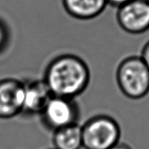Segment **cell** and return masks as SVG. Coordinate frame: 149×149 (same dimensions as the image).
I'll list each match as a JSON object with an SVG mask.
<instances>
[{
  "label": "cell",
  "instance_id": "obj_6",
  "mask_svg": "<svg viewBox=\"0 0 149 149\" xmlns=\"http://www.w3.org/2000/svg\"><path fill=\"white\" fill-rule=\"evenodd\" d=\"M24 82L13 78L0 80V119L8 120L22 113Z\"/></svg>",
  "mask_w": 149,
  "mask_h": 149
},
{
  "label": "cell",
  "instance_id": "obj_2",
  "mask_svg": "<svg viewBox=\"0 0 149 149\" xmlns=\"http://www.w3.org/2000/svg\"><path fill=\"white\" fill-rule=\"evenodd\" d=\"M116 77L120 91L131 100H140L149 93V69L140 56L123 58Z\"/></svg>",
  "mask_w": 149,
  "mask_h": 149
},
{
  "label": "cell",
  "instance_id": "obj_14",
  "mask_svg": "<svg viewBox=\"0 0 149 149\" xmlns=\"http://www.w3.org/2000/svg\"><path fill=\"white\" fill-rule=\"evenodd\" d=\"M148 3H149V0H148Z\"/></svg>",
  "mask_w": 149,
  "mask_h": 149
},
{
  "label": "cell",
  "instance_id": "obj_9",
  "mask_svg": "<svg viewBox=\"0 0 149 149\" xmlns=\"http://www.w3.org/2000/svg\"><path fill=\"white\" fill-rule=\"evenodd\" d=\"M52 142L55 149H81L83 148L81 126L75 123L53 132Z\"/></svg>",
  "mask_w": 149,
  "mask_h": 149
},
{
  "label": "cell",
  "instance_id": "obj_5",
  "mask_svg": "<svg viewBox=\"0 0 149 149\" xmlns=\"http://www.w3.org/2000/svg\"><path fill=\"white\" fill-rule=\"evenodd\" d=\"M117 23L131 35H140L149 30V3L148 0H131L117 8Z\"/></svg>",
  "mask_w": 149,
  "mask_h": 149
},
{
  "label": "cell",
  "instance_id": "obj_15",
  "mask_svg": "<svg viewBox=\"0 0 149 149\" xmlns=\"http://www.w3.org/2000/svg\"><path fill=\"white\" fill-rule=\"evenodd\" d=\"M54 149H55V148H54Z\"/></svg>",
  "mask_w": 149,
  "mask_h": 149
},
{
  "label": "cell",
  "instance_id": "obj_1",
  "mask_svg": "<svg viewBox=\"0 0 149 149\" xmlns=\"http://www.w3.org/2000/svg\"><path fill=\"white\" fill-rule=\"evenodd\" d=\"M90 79V69L84 59L73 54H63L49 63L42 79L52 95L74 99L84 92Z\"/></svg>",
  "mask_w": 149,
  "mask_h": 149
},
{
  "label": "cell",
  "instance_id": "obj_11",
  "mask_svg": "<svg viewBox=\"0 0 149 149\" xmlns=\"http://www.w3.org/2000/svg\"><path fill=\"white\" fill-rule=\"evenodd\" d=\"M139 56L141 57L143 61L145 63V64L149 69V40L143 45Z\"/></svg>",
  "mask_w": 149,
  "mask_h": 149
},
{
  "label": "cell",
  "instance_id": "obj_8",
  "mask_svg": "<svg viewBox=\"0 0 149 149\" xmlns=\"http://www.w3.org/2000/svg\"><path fill=\"white\" fill-rule=\"evenodd\" d=\"M62 2L66 12L79 20L96 18L107 6V0H62Z\"/></svg>",
  "mask_w": 149,
  "mask_h": 149
},
{
  "label": "cell",
  "instance_id": "obj_13",
  "mask_svg": "<svg viewBox=\"0 0 149 149\" xmlns=\"http://www.w3.org/2000/svg\"><path fill=\"white\" fill-rule=\"evenodd\" d=\"M110 149H132V148L129 145H127L126 143H118L116 145H114L113 147H111Z\"/></svg>",
  "mask_w": 149,
  "mask_h": 149
},
{
  "label": "cell",
  "instance_id": "obj_7",
  "mask_svg": "<svg viewBox=\"0 0 149 149\" xmlns=\"http://www.w3.org/2000/svg\"><path fill=\"white\" fill-rule=\"evenodd\" d=\"M52 94L43 79L24 82V97L21 115H40Z\"/></svg>",
  "mask_w": 149,
  "mask_h": 149
},
{
  "label": "cell",
  "instance_id": "obj_10",
  "mask_svg": "<svg viewBox=\"0 0 149 149\" xmlns=\"http://www.w3.org/2000/svg\"><path fill=\"white\" fill-rule=\"evenodd\" d=\"M10 41V30L2 19H0V54L6 50Z\"/></svg>",
  "mask_w": 149,
  "mask_h": 149
},
{
  "label": "cell",
  "instance_id": "obj_4",
  "mask_svg": "<svg viewBox=\"0 0 149 149\" xmlns=\"http://www.w3.org/2000/svg\"><path fill=\"white\" fill-rule=\"evenodd\" d=\"M39 116L43 126L49 131L55 132L78 123L80 111L74 99L52 95Z\"/></svg>",
  "mask_w": 149,
  "mask_h": 149
},
{
  "label": "cell",
  "instance_id": "obj_3",
  "mask_svg": "<svg viewBox=\"0 0 149 149\" xmlns=\"http://www.w3.org/2000/svg\"><path fill=\"white\" fill-rule=\"evenodd\" d=\"M81 129L83 148L110 149L120 142V125L106 115L91 117L81 126Z\"/></svg>",
  "mask_w": 149,
  "mask_h": 149
},
{
  "label": "cell",
  "instance_id": "obj_12",
  "mask_svg": "<svg viewBox=\"0 0 149 149\" xmlns=\"http://www.w3.org/2000/svg\"><path fill=\"white\" fill-rule=\"evenodd\" d=\"M129 1L131 0H107V5H110L111 7H116V8L121 7L122 5L127 3Z\"/></svg>",
  "mask_w": 149,
  "mask_h": 149
}]
</instances>
